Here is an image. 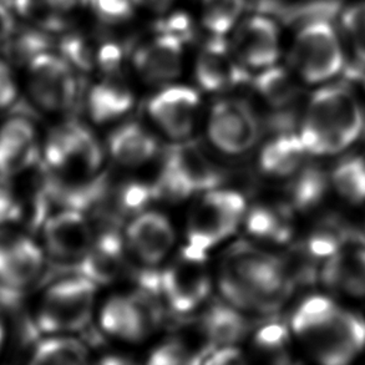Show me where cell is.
<instances>
[{"mask_svg":"<svg viewBox=\"0 0 365 365\" xmlns=\"http://www.w3.org/2000/svg\"><path fill=\"white\" fill-rule=\"evenodd\" d=\"M291 329L321 364H349L365 349L364 318L331 297L303 299L292 316Z\"/></svg>","mask_w":365,"mask_h":365,"instance_id":"1","label":"cell"},{"mask_svg":"<svg viewBox=\"0 0 365 365\" xmlns=\"http://www.w3.org/2000/svg\"><path fill=\"white\" fill-rule=\"evenodd\" d=\"M364 126V110L351 89L346 85L324 84L308 100L298 135L307 153L324 158L351 148Z\"/></svg>","mask_w":365,"mask_h":365,"instance_id":"2","label":"cell"},{"mask_svg":"<svg viewBox=\"0 0 365 365\" xmlns=\"http://www.w3.org/2000/svg\"><path fill=\"white\" fill-rule=\"evenodd\" d=\"M220 287L228 303L243 311L269 312L293 288L287 262L256 250H238L223 263Z\"/></svg>","mask_w":365,"mask_h":365,"instance_id":"3","label":"cell"},{"mask_svg":"<svg viewBox=\"0 0 365 365\" xmlns=\"http://www.w3.org/2000/svg\"><path fill=\"white\" fill-rule=\"evenodd\" d=\"M291 70L309 85L328 84L346 64L344 48L336 28L324 19L312 20L298 30L292 43Z\"/></svg>","mask_w":365,"mask_h":365,"instance_id":"4","label":"cell"},{"mask_svg":"<svg viewBox=\"0 0 365 365\" xmlns=\"http://www.w3.org/2000/svg\"><path fill=\"white\" fill-rule=\"evenodd\" d=\"M245 217L242 195L217 188L205 192L188 221L185 256L203 261L211 248L236 232Z\"/></svg>","mask_w":365,"mask_h":365,"instance_id":"5","label":"cell"},{"mask_svg":"<svg viewBox=\"0 0 365 365\" xmlns=\"http://www.w3.org/2000/svg\"><path fill=\"white\" fill-rule=\"evenodd\" d=\"M98 284L85 277L65 278L44 292L35 317V326L46 334H69L89 323Z\"/></svg>","mask_w":365,"mask_h":365,"instance_id":"6","label":"cell"},{"mask_svg":"<svg viewBox=\"0 0 365 365\" xmlns=\"http://www.w3.org/2000/svg\"><path fill=\"white\" fill-rule=\"evenodd\" d=\"M222 178L220 168L197 145L182 143L166 153L155 190L158 196L180 201L215 190Z\"/></svg>","mask_w":365,"mask_h":365,"instance_id":"7","label":"cell"},{"mask_svg":"<svg viewBox=\"0 0 365 365\" xmlns=\"http://www.w3.org/2000/svg\"><path fill=\"white\" fill-rule=\"evenodd\" d=\"M30 99L49 114L69 111L78 96L75 68L61 55L45 51L26 65Z\"/></svg>","mask_w":365,"mask_h":365,"instance_id":"8","label":"cell"},{"mask_svg":"<svg viewBox=\"0 0 365 365\" xmlns=\"http://www.w3.org/2000/svg\"><path fill=\"white\" fill-rule=\"evenodd\" d=\"M207 135L221 153L240 156L255 148L259 138V123L246 103L221 100L208 115Z\"/></svg>","mask_w":365,"mask_h":365,"instance_id":"9","label":"cell"},{"mask_svg":"<svg viewBox=\"0 0 365 365\" xmlns=\"http://www.w3.org/2000/svg\"><path fill=\"white\" fill-rule=\"evenodd\" d=\"M148 289L135 296H116L105 303L101 311V327L109 336L126 341H140L158 326V308L155 303L158 292L143 283Z\"/></svg>","mask_w":365,"mask_h":365,"instance_id":"10","label":"cell"},{"mask_svg":"<svg viewBox=\"0 0 365 365\" xmlns=\"http://www.w3.org/2000/svg\"><path fill=\"white\" fill-rule=\"evenodd\" d=\"M45 267L43 248L25 235L0 233V289L19 294L39 281Z\"/></svg>","mask_w":365,"mask_h":365,"instance_id":"11","label":"cell"},{"mask_svg":"<svg viewBox=\"0 0 365 365\" xmlns=\"http://www.w3.org/2000/svg\"><path fill=\"white\" fill-rule=\"evenodd\" d=\"M230 45L246 69L263 70L278 64L281 55V30L266 15L242 18L230 33Z\"/></svg>","mask_w":365,"mask_h":365,"instance_id":"12","label":"cell"},{"mask_svg":"<svg viewBox=\"0 0 365 365\" xmlns=\"http://www.w3.org/2000/svg\"><path fill=\"white\" fill-rule=\"evenodd\" d=\"M201 259H183L158 276V293L173 311L190 313L201 306L211 291V279Z\"/></svg>","mask_w":365,"mask_h":365,"instance_id":"13","label":"cell"},{"mask_svg":"<svg viewBox=\"0 0 365 365\" xmlns=\"http://www.w3.org/2000/svg\"><path fill=\"white\" fill-rule=\"evenodd\" d=\"M200 104L196 90L186 85L170 84L150 100L148 110L150 118L163 133L182 141L196 128Z\"/></svg>","mask_w":365,"mask_h":365,"instance_id":"14","label":"cell"},{"mask_svg":"<svg viewBox=\"0 0 365 365\" xmlns=\"http://www.w3.org/2000/svg\"><path fill=\"white\" fill-rule=\"evenodd\" d=\"M41 227L46 251L59 261L78 263L94 242L89 220L76 208L64 207L50 215Z\"/></svg>","mask_w":365,"mask_h":365,"instance_id":"15","label":"cell"},{"mask_svg":"<svg viewBox=\"0 0 365 365\" xmlns=\"http://www.w3.org/2000/svg\"><path fill=\"white\" fill-rule=\"evenodd\" d=\"M195 78L208 93H226L245 84L248 73L233 53L226 36H211L198 51Z\"/></svg>","mask_w":365,"mask_h":365,"instance_id":"16","label":"cell"},{"mask_svg":"<svg viewBox=\"0 0 365 365\" xmlns=\"http://www.w3.org/2000/svg\"><path fill=\"white\" fill-rule=\"evenodd\" d=\"M183 58L185 41L160 31L135 51L133 69L146 84L166 86L181 74Z\"/></svg>","mask_w":365,"mask_h":365,"instance_id":"17","label":"cell"},{"mask_svg":"<svg viewBox=\"0 0 365 365\" xmlns=\"http://www.w3.org/2000/svg\"><path fill=\"white\" fill-rule=\"evenodd\" d=\"M175 240L173 223L165 215L155 211H143L133 216L125 235L126 247L148 266L161 263L173 250Z\"/></svg>","mask_w":365,"mask_h":365,"instance_id":"18","label":"cell"},{"mask_svg":"<svg viewBox=\"0 0 365 365\" xmlns=\"http://www.w3.org/2000/svg\"><path fill=\"white\" fill-rule=\"evenodd\" d=\"M38 131L24 115L0 125V175H16L38 163Z\"/></svg>","mask_w":365,"mask_h":365,"instance_id":"19","label":"cell"},{"mask_svg":"<svg viewBox=\"0 0 365 365\" xmlns=\"http://www.w3.org/2000/svg\"><path fill=\"white\" fill-rule=\"evenodd\" d=\"M321 277L331 291L356 298L365 297V240L353 236L327 258Z\"/></svg>","mask_w":365,"mask_h":365,"instance_id":"20","label":"cell"},{"mask_svg":"<svg viewBox=\"0 0 365 365\" xmlns=\"http://www.w3.org/2000/svg\"><path fill=\"white\" fill-rule=\"evenodd\" d=\"M125 238L114 231L95 236L89 251L78 263V274L96 284H106L121 274L125 266Z\"/></svg>","mask_w":365,"mask_h":365,"instance_id":"21","label":"cell"},{"mask_svg":"<svg viewBox=\"0 0 365 365\" xmlns=\"http://www.w3.org/2000/svg\"><path fill=\"white\" fill-rule=\"evenodd\" d=\"M133 100V89L123 74L104 75L90 90L88 110L95 123H111L128 114Z\"/></svg>","mask_w":365,"mask_h":365,"instance_id":"22","label":"cell"},{"mask_svg":"<svg viewBox=\"0 0 365 365\" xmlns=\"http://www.w3.org/2000/svg\"><path fill=\"white\" fill-rule=\"evenodd\" d=\"M110 155L123 168L143 166L158 153V141L140 123H125L110 135Z\"/></svg>","mask_w":365,"mask_h":365,"instance_id":"23","label":"cell"},{"mask_svg":"<svg viewBox=\"0 0 365 365\" xmlns=\"http://www.w3.org/2000/svg\"><path fill=\"white\" fill-rule=\"evenodd\" d=\"M308 155L298 133H282L262 148L259 166L271 178H289L301 171Z\"/></svg>","mask_w":365,"mask_h":365,"instance_id":"24","label":"cell"},{"mask_svg":"<svg viewBox=\"0 0 365 365\" xmlns=\"http://www.w3.org/2000/svg\"><path fill=\"white\" fill-rule=\"evenodd\" d=\"M298 81L292 70L274 64L259 70L253 80V88L269 108L284 110L291 108L301 94Z\"/></svg>","mask_w":365,"mask_h":365,"instance_id":"25","label":"cell"},{"mask_svg":"<svg viewBox=\"0 0 365 365\" xmlns=\"http://www.w3.org/2000/svg\"><path fill=\"white\" fill-rule=\"evenodd\" d=\"M203 336L213 344L235 346L248 331V322L232 304H215L201 319Z\"/></svg>","mask_w":365,"mask_h":365,"instance_id":"26","label":"cell"},{"mask_svg":"<svg viewBox=\"0 0 365 365\" xmlns=\"http://www.w3.org/2000/svg\"><path fill=\"white\" fill-rule=\"evenodd\" d=\"M31 351V364L78 365L89 359V351L79 339L69 334H48Z\"/></svg>","mask_w":365,"mask_h":365,"instance_id":"27","label":"cell"},{"mask_svg":"<svg viewBox=\"0 0 365 365\" xmlns=\"http://www.w3.org/2000/svg\"><path fill=\"white\" fill-rule=\"evenodd\" d=\"M331 188L349 205L365 203V158L349 156L336 163L331 173Z\"/></svg>","mask_w":365,"mask_h":365,"instance_id":"28","label":"cell"},{"mask_svg":"<svg viewBox=\"0 0 365 365\" xmlns=\"http://www.w3.org/2000/svg\"><path fill=\"white\" fill-rule=\"evenodd\" d=\"M246 0H201V21L211 36H226L242 19Z\"/></svg>","mask_w":365,"mask_h":365,"instance_id":"29","label":"cell"},{"mask_svg":"<svg viewBox=\"0 0 365 365\" xmlns=\"http://www.w3.org/2000/svg\"><path fill=\"white\" fill-rule=\"evenodd\" d=\"M245 221L248 233L263 241L283 243L291 237V226L286 216L269 206L252 208Z\"/></svg>","mask_w":365,"mask_h":365,"instance_id":"30","label":"cell"},{"mask_svg":"<svg viewBox=\"0 0 365 365\" xmlns=\"http://www.w3.org/2000/svg\"><path fill=\"white\" fill-rule=\"evenodd\" d=\"M48 33L39 28H19L16 26L4 53L9 63L26 66L38 55L49 51Z\"/></svg>","mask_w":365,"mask_h":365,"instance_id":"31","label":"cell"},{"mask_svg":"<svg viewBox=\"0 0 365 365\" xmlns=\"http://www.w3.org/2000/svg\"><path fill=\"white\" fill-rule=\"evenodd\" d=\"M13 8L30 24L46 33L61 31L68 24V19L55 11L49 0H13Z\"/></svg>","mask_w":365,"mask_h":365,"instance_id":"32","label":"cell"},{"mask_svg":"<svg viewBox=\"0 0 365 365\" xmlns=\"http://www.w3.org/2000/svg\"><path fill=\"white\" fill-rule=\"evenodd\" d=\"M327 180L317 170H304L297 175L296 181L292 185V205L298 210H308L319 202L326 191Z\"/></svg>","mask_w":365,"mask_h":365,"instance_id":"33","label":"cell"},{"mask_svg":"<svg viewBox=\"0 0 365 365\" xmlns=\"http://www.w3.org/2000/svg\"><path fill=\"white\" fill-rule=\"evenodd\" d=\"M200 356H203L202 351L190 346L181 336H175L156 346L150 354L148 363L153 365L193 364L200 361Z\"/></svg>","mask_w":365,"mask_h":365,"instance_id":"34","label":"cell"},{"mask_svg":"<svg viewBox=\"0 0 365 365\" xmlns=\"http://www.w3.org/2000/svg\"><path fill=\"white\" fill-rule=\"evenodd\" d=\"M341 29L356 59L365 64V0L344 9L341 13Z\"/></svg>","mask_w":365,"mask_h":365,"instance_id":"35","label":"cell"},{"mask_svg":"<svg viewBox=\"0 0 365 365\" xmlns=\"http://www.w3.org/2000/svg\"><path fill=\"white\" fill-rule=\"evenodd\" d=\"M158 196L155 186L143 182H128L123 185L115 195L116 210L123 216H136L143 212L148 203Z\"/></svg>","mask_w":365,"mask_h":365,"instance_id":"36","label":"cell"},{"mask_svg":"<svg viewBox=\"0 0 365 365\" xmlns=\"http://www.w3.org/2000/svg\"><path fill=\"white\" fill-rule=\"evenodd\" d=\"M98 49L83 35H66L60 43V55L69 61L75 69L91 70L96 66Z\"/></svg>","mask_w":365,"mask_h":365,"instance_id":"37","label":"cell"},{"mask_svg":"<svg viewBox=\"0 0 365 365\" xmlns=\"http://www.w3.org/2000/svg\"><path fill=\"white\" fill-rule=\"evenodd\" d=\"M255 344L263 354L276 356L281 361V356L286 354L287 346L289 344V331L281 323L267 324L257 331Z\"/></svg>","mask_w":365,"mask_h":365,"instance_id":"38","label":"cell"},{"mask_svg":"<svg viewBox=\"0 0 365 365\" xmlns=\"http://www.w3.org/2000/svg\"><path fill=\"white\" fill-rule=\"evenodd\" d=\"M89 5L98 19L108 25L123 24L138 8L135 0H89Z\"/></svg>","mask_w":365,"mask_h":365,"instance_id":"39","label":"cell"},{"mask_svg":"<svg viewBox=\"0 0 365 365\" xmlns=\"http://www.w3.org/2000/svg\"><path fill=\"white\" fill-rule=\"evenodd\" d=\"M18 98V85L10 63L0 59V110L9 109Z\"/></svg>","mask_w":365,"mask_h":365,"instance_id":"40","label":"cell"},{"mask_svg":"<svg viewBox=\"0 0 365 365\" xmlns=\"http://www.w3.org/2000/svg\"><path fill=\"white\" fill-rule=\"evenodd\" d=\"M14 15L11 13V6L0 3V51H4L5 46L9 43L11 35L16 29Z\"/></svg>","mask_w":365,"mask_h":365,"instance_id":"41","label":"cell"},{"mask_svg":"<svg viewBox=\"0 0 365 365\" xmlns=\"http://www.w3.org/2000/svg\"><path fill=\"white\" fill-rule=\"evenodd\" d=\"M242 353L233 346H222L218 351H211L206 363L211 365L240 364L242 363Z\"/></svg>","mask_w":365,"mask_h":365,"instance_id":"42","label":"cell"},{"mask_svg":"<svg viewBox=\"0 0 365 365\" xmlns=\"http://www.w3.org/2000/svg\"><path fill=\"white\" fill-rule=\"evenodd\" d=\"M49 3L55 11L69 19V16L89 5V0H49Z\"/></svg>","mask_w":365,"mask_h":365,"instance_id":"43","label":"cell"},{"mask_svg":"<svg viewBox=\"0 0 365 365\" xmlns=\"http://www.w3.org/2000/svg\"><path fill=\"white\" fill-rule=\"evenodd\" d=\"M138 8L148 10L153 14H163L171 9L178 0H135Z\"/></svg>","mask_w":365,"mask_h":365,"instance_id":"44","label":"cell"},{"mask_svg":"<svg viewBox=\"0 0 365 365\" xmlns=\"http://www.w3.org/2000/svg\"><path fill=\"white\" fill-rule=\"evenodd\" d=\"M5 341V326L4 323H3V319H1V317H0V351H1V348L4 346Z\"/></svg>","mask_w":365,"mask_h":365,"instance_id":"45","label":"cell"}]
</instances>
